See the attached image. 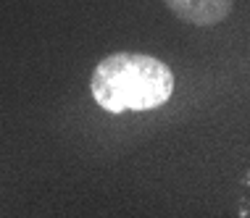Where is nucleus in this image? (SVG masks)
Masks as SVG:
<instances>
[{
  "label": "nucleus",
  "mask_w": 250,
  "mask_h": 218,
  "mask_svg": "<svg viewBox=\"0 0 250 218\" xmlns=\"http://www.w3.org/2000/svg\"><path fill=\"white\" fill-rule=\"evenodd\" d=\"M168 11L195 26H213L232 11V0H164Z\"/></svg>",
  "instance_id": "2"
},
{
  "label": "nucleus",
  "mask_w": 250,
  "mask_h": 218,
  "mask_svg": "<svg viewBox=\"0 0 250 218\" xmlns=\"http://www.w3.org/2000/svg\"><path fill=\"white\" fill-rule=\"evenodd\" d=\"M92 98L108 113L153 111L174 92V74L164 60L140 53H113L98 63Z\"/></svg>",
  "instance_id": "1"
}]
</instances>
